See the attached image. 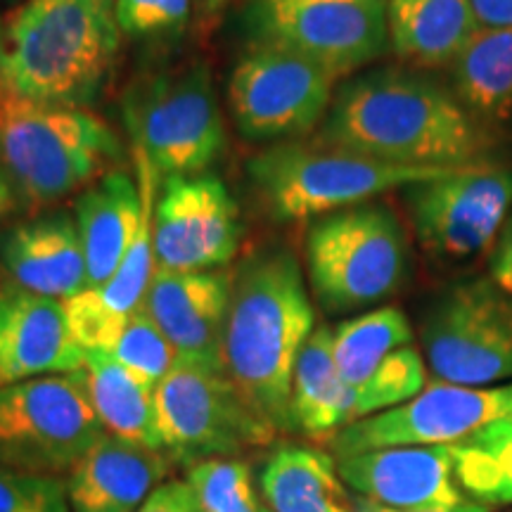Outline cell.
<instances>
[{
	"mask_svg": "<svg viewBox=\"0 0 512 512\" xmlns=\"http://www.w3.org/2000/svg\"><path fill=\"white\" fill-rule=\"evenodd\" d=\"M259 491L268 512H356L337 458L309 444H275L261 463Z\"/></svg>",
	"mask_w": 512,
	"mask_h": 512,
	"instance_id": "cell-22",
	"label": "cell"
},
{
	"mask_svg": "<svg viewBox=\"0 0 512 512\" xmlns=\"http://www.w3.org/2000/svg\"><path fill=\"white\" fill-rule=\"evenodd\" d=\"M408 219L427 254L444 261L491 252L512 211V169L498 164L448 171L403 188Z\"/></svg>",
	"mask_w": 512,
	"mask_h": 512,
	"instance_id": "cell-13",
	"label": "cell"
},
{
	"mask_svg": "<svg viewBox=\"0 0 512 512\" xmlns=\"http://www.w3.org/2000/svg\"><path fill=\"white\" fill-rule=\"evenodd\" d=\"M19 207V200H17V192L12 188V183L8 181V176L3 174V169H0V221H5L8 216L15 214Z\"/></svg>",
	"mask_w": 512,
	"mask_h": 512,
	"instance_id": "cell-40",
	"label": "cell"
},
{
	"mask_svg": "<svg viewBox=\"0 0 512 512\" xmlns=\"http://www.w3.org/2000/svg\"><path fill=\"white\" fill-rule=\"evenodd\" d=\"M510 512H512V510H510Z\"/></svg>",
	"mask_w": 512,
	"mask_h": 512,
	"instance_id": "cell-45",
	"label": "cell"
},
{
	"mask_svg": "<svg viewBox=\"0 0 512 512\" xmlns=\"http://www.w3.org/2000/svg\"><path fill=\"white\" fill-rule=\"evenodd\" d=\"M121 157L119 136L95 112L22 98L0 81V169L29 216L79 195Z\"/></svg>",
	"mask_w": 512,
	"mask_h": 512,
	"instance_id": "cell-4",
	"label": "cell"
},
{
	"mask_svg": "<svg viewBox=\"0 0 512 512\" xmlns=\"http://www.w3.org/2000/svg\"><path fill=\"white\" fill-rule=\"evenodd\" d=\"M174 460L164 451L128 444L110 434L72 467L67 498L72 512H138L171 475Z\"/></svg>",
	"mask_w": 512,
	"mask_h": 512,
	"instance_id": "cell-20",
	"label": "cell"
},
{
	"mask_svg": "<svg viewBox=\"0 0 512 512\" xmlns=\"http://www.w3.org/2000/svg\"><path fill=\"white\" fill-rule=\"evenodd\" d=\"M0 512H72L67 482L0 467Z\"/></svg>",
	"mask_w": 512,
	"mask_h": 512,
	"instance_id": "cell-34",
	"label": "cell"
},
{
	"mask_svg": "<svg viewBox=\"0 0 512 512\" xmlns=\"http://www.w3.org/2000/svg\"><path fill=\"white\" fill-rule=\"evenodd\" d=\"M411 320L399 306H377L332 328V354L349 389L366 382L373 370L396 349L413 344Z\"/></svg>",
	"mask_w": 512,
	"mask_h": 512,
	"instance_id": "cell-27",
	"label": "cell"
},
{
	"mask_svg": "<svg viewBox=\"0 0 512 512\" xmlns=\"http://www.w3.org/2000/svg\"><path fill=\"white\" fill-rule=\"evenodd\" d=\"M425 356L415 344L396 349L373 370L366 382L351 389V411L354 422L370 415L392 411L401 403L411 401L427 387Z\"/></svg>",
	"mask_w": 512,
	"mask_h": 512,
	"instance_id": "cell-30",
	"label": "cell"
},
{
	"mask_svg": "<svg viewBox=\"0 0 512 512\" xmlns=\"http://www.w3.org/2000/svg\"><path fill=\"white\" fill-rule=\"evenodd\" d=\"M337 79L285 50L247 46L228 79V110L242 136L283 143L309 136L328 117Z\"/></svg>",
	"mask_w": 512,
	"mask_h": 512,
	"instance_id": "cell-12",
	"label": "cell"
},
{
	"mask_svg": "<svg viewBox=\"0 0 512 512\" xmlns=\"http://www.w3.org/2000/svg\"><path fill=\"white\" fill-rule=\"evenodd\" d=\"M185 482L207 512H264L256 498L252 465L242 458H214L190 465Z\"/></svg>",
	"mask_w": 512,
	"mask_h": 512,
	"instance_id": "cell-31",
	"label": "cell"
},
{
	"mask_svg": "<svg viewBox=\"0 0 512 512\" xmlns=\"http://www.w3.org/2000/svg\"><path fill=\"white\" fill-rule=\"evenodd\" d=\"M110 354L143 380L159 384L178 363V354L145 306L128 316Z\"/></svg>",
	"mask_w": 512,
	"mask_h": 512,
	"instance_id": "cell-32",
	"label": "cell"
},
{
	"mask_svg": "<svg viewBox=\"0 0 512 512\" xmlns=\"http://www.w3.org/2000/svg\"><path fill=\"white\" fill-rule=\"evenodd\" d=\"M62 306L74 342L83 351H107L110 354L128 318H121L107 309L95 287H86L74 297L64 299Z\"/></svg>",
	"mask_w": 512,
	"mask_h": 512,
	"instance_id": "cell-33",
	"label": "cell"
},
{
	"mask_svg": "<svg viewBox=\"0 0 512 512\" xmlns=\"http://www.w3.org/2000/svg\"><path fill=\"white\" fill-rule=\"evenodd\" d=\"M155 200V259L159 271L197 273L228 268L242 242L235 197L219 176L162 178Z\"/></svg>",
	"mask_w": 512,
	"mask_h": 512,
	"instance_id": "cell-15",
	"label": "cell"
},
{
	"mask_svg": "<svg viewBox=\"0 0 512 512\" xmlns=\"http://www.w3.org/2000/svg\"><path fill=\"white\" fill-rule=\"evenodd\" d=\"M192 0H114L121 34L131 38L166 36L188 24Z\"/></svg>",
	"mask_w": 512,
	"mask_h": 512,
	"instance_id": "cell-35",
	"label": "cell"
},
{
	"mask_svg": "<svg viewBox=\"0 0 512 512\" xmlns=\"http://www.w3.org/2000/svg\"><path fill=\"white\" fill-rule=\"evenodd\" d=\"M0 3H5V5H12V3H22V0H0Z\"/></svg>",
	"mask_w": 512,
	"mask_h": 512,
	"instance_id": "cell-43",
	"label": "cell"
},
{
	"mask_svg": "<svg viewBox=\"0 0 512 512\" xmlns=\"http://www.w3.org/2000/svg\"><path fill=\"white\" fill-rule=\"evenodd\" d=\"M114 0H22L3 24L0 81L22 98L88 110L114 72Z\"/></svg>",
	"mask_w": 512,
	"mask_h": 512,
	"instance_id": "cell-3",
	"label": "cell"
},
{
	"mask_svg": "<svg viewBox=\"0 0 512 512\" xmlns=\"http://www.w3.org/2000/svg\"><path fill=\"white\" fill-rule=\"evenodd\" d=\"M143 185L126 169H112L74 197V221L86 256L88 287L117 273L143 219Z\"/></svg>",
	"mask_w": 512,
	"mask_h": 512,
	"instance_id": "cell-21",
	"label": "cell"
},
{
	"mask_svg": "<svg viewBox=\"0 0 512 512\" xmlns=\"http://www.w3.org/2000/svg\"><path fill=\"white\" fill-rule=\"evenodd\" d=\"M351 422H354L351 389L339 375L332 354V328L316 325L292 373V432L304 434L313 441H330Z\"/></svg>",
	"mask_w": 512,
	"mask_h": 512,
	"instance_id": "cell-24",
	"label": "cell"
},
{
	"mask_svg": "<svg viewBox=\"0 0 512 512\" xmlns=\"http://www.w3.org/2000/svg\"><path fill=\"white\" fill-rule=\"evenodd\" d=\"M354 503H356V512H422V510H396V508H384V505H377L373 501H366V498H358L354 496ZM448 512H494L491 508H486V505H479L475 501L460 505L456 510H448Z\"/></svg>",
	"mask_w": 512,
	"mask_h": 512,
	"instance_id": "cell-39",
	"label": "cell"
},
{
	"mask_svg": "<svg viewBox=\"0 0 512 512\" xmlns=\"http://www.w3.org/2000/svg\"><path fill=\"white\" fill-rule=\"evenodd\" d=\"M456 169H408L339 150L320 140H283L256 152L247 176L256 202L275 223L316 221L373 202L389 190Z\"/></svg>",
	"mask_w": 512,
	"mask_h": 512,
	"instance_id": "cell-6",
	"label": "cell"
},
{
	"mask_svg": "<svg viewBox=\"0 0 512 512\" xmlns=\"http://www.w3.org/2000/svg\"><path fill=\"white\" fill-rule=\"evenodd\" d=\"M240 27L249 46L285 50L337 81L389 53L387 0H247Z\"/></svg>",
	"mask_w": 512,
	"mask_h": 512,
	"instance_id": "cell-8",
	"label": "cell"
},
{
	"mask_svg": "<svg viewBox=\"0 0 512 512\" xmlns=\"http://www.w3.org/2000/svg\"><path fill=\"white\" fill-rule=\"evenodd\" d=\"M133 150L159 178L209 171L226 150V126L207 62L143 74L124 95Z\"/></svg>",
	"mask_w": 512,
	"mask_h": 512,
	"instance_id": "cell-7",
	"label": "cell"
},
{
	"mask_svg": "<svg viewBox=\"0 0 512 512\" xmlns=\"http://www.w3.org/2000/svg\"><path fill=\"white\" fill-rule=\"evenodd\" d=\"M86 351L69 335L60 299L0 275V387L83 370Z\"/></svg>",
	"mask_w": 512,
	"mask_h": 512,
	"instance_id": "cell-18",
	"label": "cell"
},
{
	"mask_svg": "<svg viewBox=\"0 0 512 512\" xmlns=\"http://www.w3.org/2000/svg\"><path fill=\"white\" fill-rule=\"evenodd\" d=\"M489 278L512 297V211L491 249Z\"/></svg>",
	"mask_w": 512,
	"mask_h": 512,
	"instance_id": "cell-37",
	"label": "cell"
},
{
	"mask_svg": "<svg viewBox=\"0 0 512 512\" xmlns=\"http://www.w3.org/2000/svg\"><path fill=\"white\" fill-rule=\"evenodd\" d=\"M233 268L197 273L155 271L143 306L174 344L181 361L223 370Z\"/></svg>",
	"mask_w": 512,
	"mask_h": 512,
	"instance_id": "cell-17",
	"label": "cell"
},
{
	"mask_svg": "<svg viewBox=\"0 0 512 512\" xmlns=\"http://www.w3.org/2000/svg\"><path fill=\"white\" fill-rule=\"evenodd\" d=\"M479 29L512 27V0H470Z\"/></svg>",
	"mask_w": 512,
	"mask_h": 512,
	"instance_id": "cell-38",
	"label": "cell"
},
{
	"mask_svg": "<svg viewBox=\"0 0 512 512\" xmlns=\"http://www.w3.org/2000/svg\"><path fill=\"white\" fill-rule=\"evenodd\" d=\"M0 273L24 290L60 302L86 290V256L74 211L53 207L0 230Z\"/></svg>",
	"mask_w": 512,
	"mask_h": 512,
	"instance_id": "cell-19",
	"label": "cell"
},
{
	"mask_svg": "<svg viewBox=\"0 0 512 512\" xmlns=\"http://www.w3.org/2000/svg\"><path fill=\"white\" fill-rule=\"evenodd\" d=\"M420 351L437 382H512V297L491 278L446 287L420 320Z\"/></svg>",
	"mask_w": 512,
	"mask_h": 512,
	"instance_id": "cell-11",
	"label": "cell"
},
{
	"mask_svg": "<svg viewBox=\"0 0 512 512\" xmlns=\"http://www.w3.org/2000/svg\"><path fill=\"white\" fill-rule=\"evenodd\" d=\"M411 266V238L387 202L335 211L306 228V283L330 316L377 309L408 283Z\"/></svg>",
	"mask_w": 512,
	"mask_h": 512,
	"instance_id": "cell-5",
	"label": "cell"
},
{
	"mask_svg": "<svg viewBox=\"0 0 512 512\" xmlns=\"http://www.w3.org/2000/svg\"><path fill=\"white\" fill-rule=\"evenodd\" d=\"M264 512H268V510H266V508H264Z\"/></svg>",
	"mask_w": 512,
	"mask_h": 512,
	"instance_id": "cell-44",
	"label": "cell"
},
{
	"mask_svg": "<svg viewBox=\"0 0 512 512\" xmlns=\"http://www.w3.org/2000/svg\"><path fill=\"white\" fill-rule=\"evenodd\" d=\"M136 169H138V181L143 185V197H145V209L143 219H140V228L133 245L128 247V252L117 268V273L112 275L102 287H95V292L100 294V299L110 311L117 313L121 318H128L133 311L140 309L145 302V294L150 290L152 275L157 271V259H155V185L162 181L152 166L147 164V159L136 152Z\"/></svg>",
	"mask_w": 512,
	"mask_h": 512,
	"instance_id": "cell-29",
	"label": "cell"
},
{
	"mask_svg": "<svg viewBox=\"0 0 512 512\" xmlns=\"http://www.w3.org/2000/svg\"><path fill=\"white\" fill-rule=\"evenodd\" d=\"M448 69L472 117L486 126L512 119V27L479 29Z\"/></svg>",
	"mask_w": 512,
	"mask_h": 512,
	"instance_id": "cell-26",
	"label": "cell"
},
{
	"mask_svg": "<svg viewBox=\"0 0 512 512\" xmlns=\"http://www.w3.org/2000/svg\"><path fill=\"white\" fill-rule=\"evenodd\" d=\"M316 140L408 169L494 164L496 138L456 93L413 69L382 67L337 88Z\"/></svg>",
	"mask_w": 512,
	"mask_h": 512,
	"instance_id": "cell-1",
	"label": "cell"
},
{
	"mask_svg": "<svg viewBox=\"0 0 512 512\" xmlns=\"http://www.w3.org/2000/svg\"><path fill=\"white\" fill-rule=\"evenodd\" d=\"M389 50L413 69L451 67L479 31L470 0H387Z\"/></svg>",
	"mask_w": 512,
	"mask_h": 512,
	"instance_id": "cell-23",
	"label": "cell"
},
{
	"mask_svg": "<svg viewBox=\"0 0 512 512\" xmlns=\"http://www.w3.org/2000/svg\"><path fill=\"white\" fill-rule=\"evenodd\" d=\"M3 24H5V17L3 12H0V46H3Z\"/></svg>",
	"mask_w": 512,
	"mask_h": 512,
	"instance_id": "cell-42",
	"label": "cell"
},
{
	"mask_svg": "<svg viewBox=\"0 0 512 512\" xmlns=\"http://www.w3.org/2000/svg\"><path fill=\"white\" fill-rule=\"evenodd\" d=\"M463 494L486 508L512 505V418L448 444Z\"/></svg>",
	"mask_w": 512,
	"mask_h": 512,
	"instance_id": "cell-28",
	"label": "cell"
},
{
	"mask_svg": "<svg viewBox=\"0 0 512 512\" xmlns=\"http://www.w3.org/2000/svg\"><path fill=\"white\" fill-rule=\"evenodd\" d=\"M226 3H230V0H204V10L216 12V10H221Z\"/></svg>",
	"mask_w": 512,
	"mask_h": 512,
	"instance_id": "cell-41",
	"label": "cell"
},
{
	"mask_svg": "<svg viewBox=\"0 0 512 512\" xmlns=\"http://www.w3.org/2000/svg\"><path fill=\"white\" fill-rule=\"evenodd\" d=\"M157 425L162 451L185 470L202 460L261 451L278 437L223 370L181 358L157 384Z\"/></svg>",
	"mask_w": 512,
	"mask_h": 512,
	"instance_id": "cell-10",
	"label": "cell"
},
{
	"mask_svg": "<svg viewBox=\"0 0 512 512\" xmlns=\"http://www.w3.org/2000/svg\"><path fill=\"white\" fill-rule=\"evenodd\" d=\"M88 392L105 434L162 451L157 425V384L121 366L107 351H86Z\"/></svg>",
	"mask_w": 512,
	"mask_h": 512,
	"instance_id": "cell-25",
	"label": "cell"
},
{
	"mask_svg": "<svg viewBox=\"0 0 512 512\" xmlns=\"http://www.w3.org/2000/svg\"><path fill=\"white\" fill-rule=\"evenodd\" d=\"M316 330L309 283L287 247H261L233 268L223 373L275 432H292V373Z\"/></svg>",
	"mask_w": 512,
	"mask_h": 512,
	"instance_id": "cell-2",
	"label": "cell"
},
{
	"mask_svg": "<svg viewBox=\"0 0 512 512\" xmlns=\"http://www.w3.org/2000/svg\"><path fill=\"white\" fill-rule=\"evenodd\" d=\"M512 418V382L489 387L430 382L415 399L356 420L328 441L335 458L392 446H448Z\"/></svg>",
	"mask_w": 512,
	"mask_h": 512,
	"instance_id": "cell-14",
	"label": "cell"
},
{
	"mask_svg": "<svg viewBox=\"0 0 512 512\" xmlns=\"http://www.w3.org/2000/svg\"><path fill=\"white\" fill-rule=\"evenodd\" d=\"M138 512H207L185 479H166Z\"/></svg>",
	"mask_w": 512,
	"mask_h": 512,
	"instance_id": "cell-36",
	"label": "cell"
},
{
	"mask_svg": "<svg viewBox=\"0 0 512 512\" xmlns=\"http://www.w3.org/2000/svg\"><path fill=\"white\" fill-rule=\"evenodd\" d=\"M339 477L358 498L384 508L448 512L470 503L448 446H392L337 458Z\"/></svg>",
	"mask_w": 512,
	"mask_h": 512,
	"instance_id": "cell-16",
	"label": "cell"
},
{
	"mask_svg": "<svg viewBox=\"0 0 512 512\" xmlns=\"http://www.w3.org/2000/svg\"><path fill=\"white\" fill-rule=\"evenodd\" d=\"M102 434L86 370L0 387V467L64 479Z\"/></svg>",
	"mask_w": 512,
	"mask_h": 512,
	"instance_id": "cell-9",
	"label": "cell"
}]
</instances>
